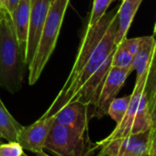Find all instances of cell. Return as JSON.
<instances>
[{"label":"cell","instance_id":"1","mask_svg":"<svg viewBox=\"0 0 156 156\" xmlns=\"http://www.w3.org/2000/svg\"><path fill=\"white\" fill-rule=\"evenodd\" d=\"M28 65L19 45L9 13L0 22V87L11 94L23 86Z\"/></svg>","mask_w":156,"mask_h":156},{"label":"cell","instance_id":"2","mask_svg":"<svg viewBox=\"0 0 156 156\" xmlns=\"http://www.w3.org/2000/svg\"><path fill=\"white\" fill-rule=\"evenodd\" d=\"M118 30V13L114 16L105 34L103 35L100 41L96 46L91 58L86 67L78 74L75 79L67 87H62L56 98L53 100L48 110L43 115H53L62 106L70 102L76 93L81 89L84 84L98 71V69L103 64L107 58L116 49L115 39Z\"/></svg>","mask_w":156,"mask_h":156},{"label":"cell","instance_id":"3","mask_svg":"<svg viewBox=\"0 0 156 156\" xmlns=\"http://www.w3.org/2000/svg\"><path fill=\"white\" fill-rule=\"evenodd\" d=\"M69 2L70 0H53L50 6L36 52L29 65V84L30 86L38 82L55 49Z\"/></svg>","mask_w":156,"mask_h":156},{"label":"cell","instance_id":"4","mask_svg":"<svg viewBox=\"0 0 156 156\" xmlns=\"http://www.w3.org/2000/svg\"><path fill=\"white\" fill-rule=\"evenodd\" d=\"M86 134L54 122L44 142V150L57 156H86Z\"/></svg>","mask_w":156,"mask_h":156},{"label":"cell","instance_id":"5","mask_svg":"<svg viewBox=\"0 0 156 156\" xmlns=\"http://www.w3.org/2000/svg\"><path fill=\"white\" fill-rule=\"evenodd\" d=\"M151 129L127 137L112 140H102L97 142L93 150L99 148L100 151L108 156H141L149 154Z\"/></svg>","mask_w":156,"mask_h":156},{"label":"cell","instance_id":"6","mask_svg":"<svg viewBox=\"0 0 156 156\" xmlns=\"http://www.w3.org/2000/svg\"><path fill=\"white\" fill-rule=\"evenodd\" d=\"M132 69L111 67L106 79L97 104L93 110V118L101 119L108 115V108L111 101L116 98L121 87L124 86L128 76L132 73Z\"/></svg>","mask_w":156,"mask_h":156},{"label":"cell","instance_id":"7","mask_svg":"<svg viewBox=\"0 0 156 156\" xmlns=\"http://www.w3.org/2000/svg\"><path fill=\"white\" fill-rule=\"evenodd\" d=\"M52 1L53 0H30V26L25 52V62L28 67L36 52L47 14Z\"/></svg>","mask_w":156,"mask_h":156},{"label":"cell","instance_id":"8","mask_svg":"<svg viewBox=\"0 0 156 156\" xmlns=\"http://www.w3.org/2000/svg\"><path fill=\"white\" fill-rule=\"evenodd\" d=\"M55 122V115H42L40 119L20 130L18 142L24 150L33 153L44 150V142L48 133Z\"/></svg>","mask_w":156,"mask_h":156},{"label":"cell","instance_id":"9","mask_svg":"<svg viewBox=\"0 0 156 156\" xmlns=\"http://www.w3.org/2000/svg\"><path fill=\"white\" fill-rule=\"evenodd\" d=\"M54 115L56 123L72 128L82 134L87 133L88 122L92 119L89 107L79 100L65 104Z\"/></svg>","mask_w":156,"mask_h":156},{"label":"cell","instance_id":"10","mask_svg":"<svg viewBox=\"0 0 156 156\" xmlns=\"http://www.w3.org/2000/svg\"><path fill=\"white\" fill-rule=\"evenodd\" d=\"M113 53H114V51L107 58V60L103 62V64L84 84V86L81 87V89L76 93V95L71 100V101L79 100V101L87 104L89 107V109L91 112V117L93 115V110H94V108L97 104V101H98V98L99 97L102 87L104 85L105 79H106V77H107V75H108V73L111 68V62H112Z\"/></svg>","mask_w":156,"mask_h":156},{"label":"cell","instance_id":"11","mask_svg":"<svg viewBox=\"0 0 156 156\" xmlns=\"http://www.w3.org/2000/svg\"><path fill=\"white\" fill-rule=\"evenodd\" d=\"M155 46V37L146 36L141 37V41L137 52L133 55L132 69L136 70V83L134 87L144 88L148 68L151 63L153 50Z\"/></svg>","mask_w":156,"mask_h":156},{"label":"cell","instance_id":"12","mask_svg":"<svg viewBox=\"0 0 156 156\" xmlns=\"http://www.w3.org/2000/svg\"><path fill=\"white\" fill-rule=\"evenodd\" d=\"M142 93H143V88L134 87L133 92L130 95V100L125 116L123 117L122 120L119 124H117L113 131L104 140H108L116 138L134 135V125H135L137 111L139 108V103Z\"/></svg>","mask_w":156,"mask_h":156},{"label":"cell","instance_id":"13","mask_svg":"<svg viewBox=\"0 0 156 156\" xmlns=\"http://www.w3.org/2000/svg\"><path fill=\"white\" fill-rule=\"evenodd\" d=\"M30 0H20L16 7L13 13L10 15L13 22L15 34L24 54L26 52L29 26H30Z\"/></svg>","mask_w":156,"mask_h":156},{"label":"cell","instance_id":"14","mask_svg":"<svg viewBox=\"0 0 156 156\" xmlns=\"http://www.w3.org/2000/svg\"><path fill=\"white\" fill-rule=\"evenodd\" d=\"M141 2L142 0H122L118 9V30L115 39L116 46L127 38L128 31Z\"/></svg>","mask_w":156,"mask_h":156},{"label":"cell","instance_id":"15","mask_svg":"<svg viewBox=\"0 0 156 156\" xmlns=\"http://www.w3.org/2000/svg\"><path fill=\"white\" fill-rule=\"evenodd\" d=\"M23 126L9 112L0 98V136L7 141H17Z\"/></svg>","mask_w":156,"mask_h":156},{"label":"cell","instance_id":"16","mask_svg":"<svg viewBox=\"0 0 156 156\" xmlns=\"http://www.w3.org/2000/svg\"><path fill=\"white\" fill-rule=\"evenodd\" d=\"M143 93L146 96L149 108H151L156 95V37H155V46H154L152 57L147 72Z\"/></svg>","mask_w":156,"mask_h":156},{"label":"cell","instance_id":"17","mask_svg":"<svg viewBox=\"0 0 156 156\" xmlns=\"http://www.w3.org/2000/svg\"><path fill=\"white\" fill-rule=\"evenodd\" d=\"M130 96H126L123 98H116L109 104L108 108V115H109L110 118L117 122V124H119L125 116Z\"/></svg>","mask_w":156,"mask_h":156},{"label":"cell","instance_id":"18","mask_svg":"<svg viewBox=\"0 0 156 156\" xmlns=\"http://www.w3.org/2000/svg\"><path fill=\"white\" fill-rule=\"evenodd\" d=\"M132 60H133V55L130 52H129L121 43H119V45L116 46V49L114 51L112 56L111 67L132 69Z\"/></svg>","mask_w":156,"mask_h":156},{"label":"cell","instance_id":"19","mask_svg":"<svg viewBox=\"0 0 156 156\" xmlns=\"http://www.w3.org/2000/svg\"><path fill=\"white\" fill-rule=\"evenodd\" d=\"M113 1L114 0H94L87 27L94 26L107 13V9Z\"/></svg>","mask_w":156,"mask_h":156},{"label":"cell","instance_id":"20","mask_svg":"<svg viewBox=\"0 0 156 156\" xmlns=\"http://www.w3.org/2000/svg\"><path fill=\"white\" fill-rule=\"evenodd\" d=\"M23 150L18 141L0 143V156H22L24 153Z\"/></svg>","mask_w":156,"mask_h":156},{"label":"cell","instance_id":"21","mask_svg":"<svg viewBox=\"0 0 156 156\" xmlns=\"http://www.w3.org/2000/svg\"><path fill=\"white\" fill-rule=\"evenodd\" d=\"M141 41V37H138V38H132V39H124L120 43L124 46V48L130 52L132 55H134L140 44Z\"/></svg>","mask_w":156,"mask_h":156},{"label":"cell","instance_id":"22","mask_svg":"<svg viewBox=\"0 0 156 156\" xmlns=\"http://www.w3.org/2000/svg\"><path fill=\"white\" fill-rule=\"evenodd\" d=\"M149 156H156V123L151 129Z\"/></svg>","mask_w":156,"mask_h":156},{"label":"cell","instance_id":"23","mask_svg":"<svg viewBox=\"0 0 156 156\" xmlns=\"http://www.w3.org/2000/svg\"><path fill=\"white\" fill-rule=\"evenodd\" d=\"M20 0H8L7 3V10L9 11V13L11 15L13 13V11L15 10L16 7L18 6V4L20 3Z\"/></svg>","mask_w":156,"mask_h":156},{"label":"cell","instance_id":"24","mask_svg":"<svg viewBox=\"0 0 156 156\" xmlns=\"http://www.w3.org/2000/svg\"><path fill=\"white\" fill-rule=\"evenodd\" d=\"M150 112H151V116L152 125H154L156 123V95H155V98H154V101L152 103V106L150 108Z\"/></svg>","mask_w":156,"mask_h":156},{"label":"cell","instance_id":"25","mask_svg":"<svg viewBox=\"0 0 156 156\" xmlns=\"http://www.w3.org/2000/svg\"><path fill=\"white\" fill-rule=\"evenodd\" d=\"M9 13V11L6 9L3 8H0V22H1L7 16V14Z\"/></svg>","mask_w":156,"mask_h":156},{"label":"cell","instance_id":"26","mask_svg":"<svg viewBox=\"0 0 156 156\" xmlns=\"http://www.w3.org/2000/svg\"><path fill=\"white\" fill-rule=\"evenodd\" d=\"M35 155L36 156H50L49 154H47L45 151H44V150L43 151H38V152H35ZM22 156H28L27 154H25V153H23V155Z\"/></svg>","mask_w":156,"mask_h":156},{"label":"cell","instance_id":"27","mask_svg":"<svg viewBox=\"0 0 156 156\" xmlns=\"http://www.w3.org/2000/svg\"><path fill=\"white\" fill-rule=\"evenodd\" d=\"M7 3H8V0H0V8L7 9Z\"/></svg>","mask_w":156,"mask_h":156},{"label":"cell","instance_id":"28","mask_svg":"<svg viewBox=\"0 0 156 156\" xmlns=\"http://www.w3.org/2000/svg\"><path fill=\"white\" fill-rule=\"evenodd\" d=\"M98 156H108V155H107L106 153H104V152H102V151H99V153H98Z\"/></svg>","mask_w":156,"mask_h":156},{"label":"cell","instance_id":"29","mask_svg":"<svg viewBox=\"0 0 156 156\" xmlns=\"http://www.w3.org/2000/svg\"><path fill=\"white\" fill-rule=\"evenodd\" d=\"M153 32H154V37H156V21H155V25H154V30H153Z\"/></svg>","mask_w":156,"mask_h":156},{"label":"cell","instance_id":"30","mask_svg":"<svg viewBox=\"0 0 156 156\" xmlns=\"http://www.w3.org/2000/svg\"><path fill=\"white\" fill-rule=\"evenodd\" d=\"M0 141H2V138H1V136H0Z\"/></svg>","mask_w":156,"mask_h":156},{"label":"cell","instance_id":"31","mask_svg":"<svg viewBox=\"0 0 156 156\" xmlns=\"http://www.w3.org/2000/svg\"><path fill=\"white\" fill-rule=\"evenodd\" d=\"M141 156H149V154H146V155H141Z\"/></svg>","mask_w":156,"mask_h":156},{"label":"cell","instance_id":"32","mask_svg":"<svg viewBox=\"0 0 156 156\" xmlns=\"http://www.w3.org/2000/svg\"><path fill=\"white\" fill-rule=\"evenodd\" d=\"M0 143H2V141H0Z\"/></svg>","mask_w":156,"mask_h":156}]
</instances>
